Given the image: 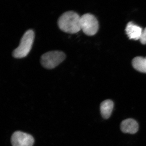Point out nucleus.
Instances as JSON below:
<instances>
[{
  "label": "nucleus",
  "mask_w": 146,
  "mask_h": 146,
  "mask_svg": "<svg viewBox=\"0 0 146 146\" xmlns=\"http://www.w3.org/2000/svg\"><path fill=\"white\" fill-rule=\"evenodd\" d=\"M143 31L142 28L131 22L127 24L125 29L126 34L129 39L135 40L140 39Z\"/></svg>",
  "instance_id": "0eeeda50"
},
{
  "label": "nucleus",
  "mask_w": 146,
  "mask_h": 146,
  "mask_svg": "<svg viewBox=\"0 0 146 146\" xmlns=\"http://www.w3.org/2000/svg\"><path fill=\"white\" fill-rule=\"evenodd\" d=\"M66 56L60 51L55 50L48 52L42 55L40 59L42 66L47 69H52L65 60Z\"/></svg>",
  "instance_id": "7ed1b4c3"
},
{
  "label": "nucleus",
  "mask_w": 146,
  "mask_h": 146,
  "mask_svg": "<svg viewBox=\"0 0 146 146\" xmlns=\"http://www.w3.org/2000/svg\"><path fill=\"white\" fill-rule=\"evenodd\" d=\"M114 106V103L111 100H106L102 102L100 109L101 114L104 119H108L111 116Z\"/></svg>",
  "instance_id": "6e6552de"
},
{
  "label": "nucleus",
  "mask_w": 146,
  "mask_h": 146,
  "mask_svg": "<svg viewBox=\"0 0 146 146\" xmlns=\"http://www.w3.org/2000/svg\"><path fill=\"white\" fill-rule=\"evenodd\" d=\"M35 33L31 29L27 31L21 38L20 45L13 52V56L15 58H21L29 54L33 45Z\"/></svg>",
  "instance_id": "f03ea898"
},
{
  "label": "nucleus",
  "mask_w": 146,
  "mask_h": 146,
  "mask_svg": "<svg viewBox=\"0 0 146 146\" xmlns=\"http://www.w3.org/2000/svg\"><path fill=\"white\" fill-rule=\"evenodd\" d=\"M34 142V138L31 135L21 131H16L11 136L13 146H33Z\"/></svg>",
  "instance_id": "39448f33"
},
{
  "label": "nucleus",
  "mask_w": 146,
  "mask_h": 146,
  "mask_svg": "<svg viewBox=\"0 0 146 146\" xmlns=\"http://www.w3.org/2000/svg\"><path fill=\"white\" fill-rule=\"evenodd\" d=\"M140 40L143 44H146V28L143 31Z\"/></svg>",
  "instance_id": "9d476101"
},
{
  "label": "nucleus",
  "mask_w": 146,
  "mask_h": 146,
  "mask_svg": "<svg viewBox=\"0 0 146 146\" xmlns=\"http://www.w3.org/2000/svg\"><path fill=\"white\" fill-rule=\"evenodd\" d=\"M133 68L141 72L146 73V59L145 58L137 56L134 58L132 62Z\"/></svg>",
  "instance_id": "1a4fd4ad"
},
{
  "label": "nucleus",
  "mask_w": 146,
  "mask_h": 146,
  "mask_svg": "<svg viewBox=\"0 0 146 146\" xmlns=\"http://www.w3.org/2000/svg\"><path fill=\"white\" fill-rule=\"evenodd\" d=\"M80 18V16L74 11H67L58 18V25L62 31L75 34L81 30Z\"/></svg>",
  "instance_id": "f257e3e1"
},
{
  "label": "nucleus",
  "mask_w": 146,
  "mask_h": 146,
  "mask_svg": "<svg viewBox=\"0 0 146 146\" xmlns=\"http://www.w3.org/2000/svg\"><path fill=\"white\" fill-rule=\"evenodd\" d=\"M145 58H146V57Z\"/></svg>",
  "instance_id": "9b49d317"
},
{
  "label": "nucleus",
  "mask_w": 146,
  "mask_h": 146,
  "mask_svg": "<svg viewBox=\"0 0 146 146\" xmlns=\"http://www.w3.org/2000/svg\"><path fill=\"white\" fill-rule=\"evenodd\" d=\"M139 128L138 123L132 119H127L123 120L121 124V129L124 133L135 134Z\"/></svg>",
  "instance_id": "423d86ee"
},
{
  "label": "nucleus",
  "mask_w": 146,
  "mask_h": 146,
  "mask_svg": "<svg viewBox=\"0 0 146 146\" xmlns=\"http://www.w3.org/2000/svg\"><path fill=\"white\" fill-rule=\"evenodd\" d=\"M81 30L88 36H93L97 33L99 29V24L97 18L92 14L86 13L80 16Z\"/></svg>",
  "instance_id": "20e7f679"
}]
</instances>
